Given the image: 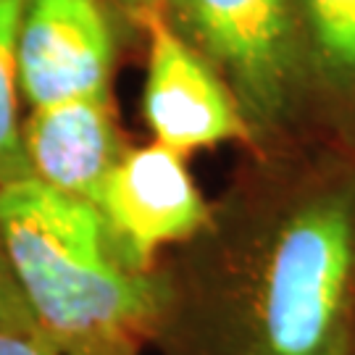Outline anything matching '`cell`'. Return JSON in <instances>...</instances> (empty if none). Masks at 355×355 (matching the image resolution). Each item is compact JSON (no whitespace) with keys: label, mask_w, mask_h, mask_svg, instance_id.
Listing matches in <instances>:
<instances>
[{"label":"cell","mask_w":355,"mask_h":355,"mask_svg":"<svg viewBox=\"0 0 355 355\" xmlns=\"http://www.w3.org/2000/svg\"><path fill=\"white\" fill-rule=\"evenodd\" d=\"M224 221L184 355H355V161L274 177Z\"/></svg>","instance_id":"1"},{"label":"cell","mask_w":355,"mask_h":355,"mask_svg":"<svg viewBox=\"0 0 355 355\" xmlns=\"http://www.w3.org/2000/svg\"><path fill=\"white\" fill-rule=\"evenodd\" d=\"M0 240L42 331L71 343H135L158 329L166 284L119 255L101 211L37 179L0 184Z\"/></svg>","instance_id":"2"},{"label":"cell","mask_w":355,"mask_h":355,"mask_svg":"<svg viewBox=\"0 0 355 355\" xmlns=\"http://www.w3.org/2000/svg\"><path fill=\"white\" fill-rule=\"evenodd\" d=\"M166 16L229 85L255 140L295 124L311 92L290 0H171Z\"/></svg>","instance_id":"3"},{"label":"cell","mask_w":355,"mask_h":355,"mask_svg":"<svg viewBox=\"0 0 355 355\" xmlns=\"http://www.w3.org/2000/svg\"><path fill=\"white\" fill-rule=\"evenodd\" d=\"M92 205L124 263L145 274L161 248L198 240L214 218L184 155L155 140L127 148Z\"/></svg>","instance_id":"4"},{"label":"cell","mask_w":355,"mask_h":355,"mask_svg":"<svg viewBox=\"0 0 355 355\" xmlns=\"http://www.w3.org/2000/svg\"><path fill=\"white\" fill-rule=\"evenodd\" d=\"M140 32L148 40L142 116L153 140L184 158L224 142H255L229 85L166 13L148 16Z\"/></svg>","instance_id":"5"},{"label":"cell","mask_w":355,"mask_h":355,"mask_svg":"<svg viewBox=\"0 0 355 355\" xmlns=\"http://www.w3.org/2000/svg\"><path fill=\"white\" fill-rule=\"evenodd\" d=\"M114 55V13L105 0H24L19 85L29 108L111 92Z\"/></svg>","instance_id":"6"},{"label":"cell","mask_w":355,"mask_h":355,"mask_svg":"<svg viewBox=\"0 0 355 355\" xmlns=\"http://www.w3.org/2000/svg\"><path fill=\"white\" fill-rule=\"evenodd\" d=\"M21 145L29 177L87 203H95L129 148L119 132L111 92L32 105L21 121Z\"/></svg>","instance_id":"7"},{"label":"cell","mask_w":355,"mask_h":355,"mask_svg":"<svg viewBox=\"0 0 355 355\" xmlns=\"http://www.w3.org/2000/svg\"><path fill=\"white\" fill-rule=\"evenodd\" d=\"M311 98L355 116V0H290Z\"/></svg>","instance_id":"8"},{"label":"cell","mask_w":355,"mask_h":355,"mask_svg":"<svg viewBox=\"0 0 355 355\" xmlns=\"http://www.w3.org/2000/svg\"><path fill=\"white\" fill-rule=\"evenodd\" d=\"M24 0H0V184L29 177L19 111V19Z\"/></svg>","instance_id":"9"},{"label":"cell","mask_w":355,"mask_h":355,"mask_svg":"<svg viewBox=\"0 0 355 355\" xmlns=\"http://www.w3.org/2000/svg\"><path fill=\"white\" fill-rule=\"evenodd\" d=\"M0 355H137L135 343H71L42 329L0 331Z\"/></svg>","instance_id":"10"},{"label":"cell","mask_w":355,"mask_h":355,"mask_svg":"<svg viewBox=\"0 0 355 355\" xmlns=\"http://www.w3.org/2000/svg\"><path fill=\"white\" fill-rule=\"evenodd\" d=\"M40 329L35 313L26 303L24 292L16 282L8 253L0 240V331H26Z\"/></svg>","instance_id":"11"},{"label":"cell","mask_w":355,"mask_h":355,"mask_svg":"<svg viewBox=\"0 0 355 355\" xmlns=\"http://www.w3.org/2000/svg\"><path fill=\"white\" fill-rule=\"evenodd\" d=\"M105 6L114 16H121L124 21L140 29L142 21L153 13H168L171 0H105Z\"/></svg>","instance_id":"12"}]
</instances>
